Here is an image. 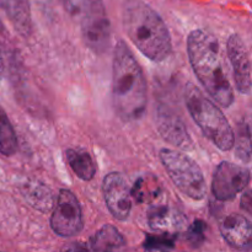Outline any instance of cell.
Instances as JSON below:
<instances>
[{
    "instance_id": "obj_22",
    "label": "cell",
    "mask_w": 252,
    "mask_h": 252,
    "mask_svg": "<svg viewBox=\"0 0 252 252\" xmlns=\"http://www.w3.org/2000/svg\"><path fill=\"white\" fill-rule=\"evenodd\" d=\"M86 1L88 0H61L64 9L71 15V16H80L84 11Z\"/></svg>"
},
{
    "instance_id": "obj_20",
    "label": "cell",
    "mask_w": 252,
    "mask_h": 252,
    "mask_svg": "<svg viewBox=\"0 0 252 252\" xmlns=\"http://www.w3.org/2000/svg\"><path fill=\"white\" fill-rule=\"evenodd\" d=\"M144 246L148 250H167V249H172L175 246L174 238L162 235V234L148 236L144 243Z\"/></svg>"
},
{
    "instance_id": "obj_4",
    "label": "cell",
    "mask_w": 252,
    "mask_h": 252,
    "mask_svg": "<svg viewBox=\"0 0 252 252\" xmlns=\"http://www.w3.org/2000/svg\"><path fill=\"white\" fill-rule=\"evenodd\" d=\"M185 101L187 110L203 134L218 149L223 152L230 150L235 144V135L220 108L192 84H187Z\"/></svg>"
},
{
    "instance_id": "obj_23",
    "label": "cell",
    "mask_w": 252,
    "mask_h": 252,
    "mask_svg": "<svg viewBox=\"0 0 252 252\" xmlns=\"http://www.w3.org/2000/svg\"><path fill=\"white\" fill-rule=\"evenodd\" d=\"M251 193L250 191H248L241 198V208L248 212V213H251Z\"/></svg>"
},
{
    "instance_id": "obj_5",
    "label": "cell",
    "mask_w": 252,
    "mask_h": 252,
    "mask_svg": "<svg viewBox=\"0 0 252 252\" xmlns=\"http://www.w3.org/2000/svg\"><path fill=\"white\" fill-rule=\"evenodd\" d=\"M160 160L170 179L187 197L201 201L206 196L207 186L201 167L187 155L172 149H161Z\"/></svg>"
},
{
    "instance_id": "obj_21",
    "label": "cell",
    "mask_w": 252,
    "mask_h": 252,
    "mask_svg": "<svg viewBox=\"0 0 252 252\" xmlns=\"http://www.w3.org/2000/svg\"><path fill=\"white\" fill-rule=\"evenodd\" d=\"M204 230H206V224L202 220H196L189 226L187 231V239L192 248H198L203 244Z\"/></svg>"
},
{
    "instance_id": "obj_14",
    "label": "cell",
    "mask_w": 252,
    "mask_h": 252,
    "mask_svg": "<svg viewBox=\"0 0 252 252\" xmlns=\"http://www.w3.org/2000/svg\"><path fill=\"white\" fill-rule=\"evenodd\" d=\"M66 161L74 174L83 181H90L96 174L94 160L88 152L83 149H68L65 152Z\"/></svg>"
},
{
    "instance_id": "obj_24",
    "label": "cell",
    "mask_w": 252,
    "mask_h": 252,
    "mask_svg": "<svg viewBox=\"0 0 252 252\" xmlns=\"http://www.w3.org/2000/svg\"><path fill=\"white\" fill-rule=\"evenodd\" d=\"M2 71H4V59H2L1 51H0V76H1Z\"/></svg>"
},
{
    "instance_id": "obj_16",
    "label": "cell",
    "mask_w": 252,
    "mask_h": 252,
    "mask_svg": "<svg viewBox=\"0 0 252 252\" xmlns=\"http://www.w3.org/2000/svg\"><path fill=\"white\" fill-rule=\"evenodd\" d=\"M126 239L116 226L103 225L90 238V246L95 251H111L125 246Z\"/></svg>"
},
{
    "instance_id": "obj_19",
    "label": "cell",
    "mask_w": 252,
    "mask_h": 252,
    "mask_svg": "<svg viewBox=\"0 0 252 252\" xmlns=\"http://www.w3.org/2000/svg\"><path fill=\"white\" fill-rule=\"evenodd\" d=\"M236 157L244 162H250L251 160V137L250 128L248 125L239 126L238 142L235 148Z\"/></svg>"
},
{
    "instance_id": "obj_1",
    "label": "cell",
    "mask_w": 252,
    "mask_h": 252,
    "mask_svg": "<svg viewBox=\"0 0 252 252\" xmlns=\"http://www.w3.org/2000/svg\"><path fill=\"white\" fill-rule=\"evenodd\" d=\"M112 98L116 113L125 122H133L144 115L147 81L139 63L123 41L117 42L113 53Z\"/></svg>"
},
{
    "instance_id": "obj_11",
    "label": "cell",
    "mask_w": 252,
    "mask_h": 252,
    "mask_svg": "<svg viewBox=\"0 0 252 252\" xmlns=\"http://www.w3.org/2000/svg\"><path fill=\"white\" fill-rule=\"evenodd\" d=\"M229 59L233 66L234 81L241 94L251 93V63L245 43L238 34H231L226 43Z\"/></svg>"
},
{
    "instance_id": "obj_6",
    "label": "cell",
    "mask_w": 252,
    "mask_h": 252,
    "mask_svg": "<svg viewBox=\"0 0 252 252\" xmlns=\"http://www.w3.org/2000/svg\"><path fill=\"white\" fill-rule=\"evenodd\" d=\"M81 17V32L86 46L94 53L107 51L111 41V24L101 0H88Z\"/></svg>"
},
{
    "instance_id": "obj_3",
    "label": "cell",
    "mask_w": 252,
    "mask_h": 252,
    "mask_svg": "<svg viewBox=\"0 0 252 252\" xmlns=\"http://www.w3.org/2000/svg\"><path fill=\"white\" fill-rule=\"evenodd\" d=\"M123 26L130 41L154 62H162L172 49L171 37L164 20L145 2L128 0L123 10Z\"/></svg>"
},
{
    "instance_id": "obj_13",
    "label": "cell",
    "mask_w": 252,
    "mask_h": 252,
    "mask_svg": "<svg viewBox=\"0 0 252 252\" xmlns=\"http://www.w3.org/2000/svg\"><path fill=\"white\" fill-rule=\"evenodd\" d=\"M220 233L224 240L234 249L246 250L252 246V228L248 218L239 213L225 217L220 223Z\"/></svg>"
},
{
    "instance_id": "obj_2",
    "label": "cell",
    "mask_w": 252,
    "mask_h": 252,
    "mask_svg": "<svg viewBox=\"0 0 252 252\" xmlns=\"http://www.w3.org/2000/svg\"><path fill=\"white\" fill-rule=\"evenodd\" d=\"M187 52L192 69L204 90L221 107H230L234 91L224 69L218 39L208 32L194 30L187 38Z\"/></svg>"
},
{
    "instance_id": "obj_9",
    "label": "cell",
    "mask_w": 252,
    "mask_h": 252,
    "mask_svg": "<svg viewBox=\"0 0 252 252\" xmlns=\"http://www.w3.org/2000/svg\"><path fill=\"white\" fill-rule=\"evenodd\" d=\"M103 198L108 211L117 220H126L132 211V189L120 172H110L103 179Z\"/></svg>"
},
{
    "instance_id": "obj_12",
    "label": "cell",
    "mask_w": 252,
    "mask_h": 252,
    "mask_svg": "<svg viewBox=\"0 0 252 252\" xmlns=\"http://www.w3.org/2000/svg\"><path fill=\"white\" fill-rule=\"evenodd\" d=\"M157 125L160 134L166 142L184 150L192 148V139L181 118L166 107H160L157 115Z\"/></svg>"
},
{
    "instance_id": "obj_10",
    "label": "cell",
    "mask_w": 252,
    "mask_h": 252,
    "mask_svg": "<svg viewBox=\"0 0 252 252\" xmlns=\"http://www.w3.org/2000/svg\"><path fill=\"white\" fill-rule=\"evenodd\" d=\"M148 224L155 233L174 238L186 229L187 218L169 204L155 203L148 211Z\"/></svg>"
},
{
    "instance_id": "obj_7",
    "label": "cell",
    "mask_w": 252,
    "mask_h": 252,
    "mask_svg": "<svg viewBox=\"0 0 252 252\" xmlns=\"http://www.w3.org/2000/svg\"><path fill=\"white\" fill-rule=\"evenodd\" d=\"M51 226L57 235L71 238L83 230L84 219L80 203L69 189H61L51 217Z\"/></svg>"
},
{
    "instance_id": "obj_17",
    "label": "cell",
    "mask_w": 252,
    "mask_h": 252,
    "mask_svg": "<svg viewBox=\"0 0 252 252\" xmlns=\"http://www.w3.org/2000/svg\"><path fill=\"white\" fill-rule=\"evenodd\" d=\"M162 193H164L162 187L160 186L157 179L152 176L140 177L132 189V197L138 203L143 202H149L150 204L160 203L158 201L162 198Z\"/></svg>"
},
{
    "instance_id": "obj_8",
    "label": "cell",
    "mask_w": 252,
    "mask_h": 252,
    "mask_svg": "<svg viewBox=\"0 0 252 252\" xmlns=\"http://www.w3.org/2000/svg\"><path fill=\"white\" fill-rule=\"evenodd\" d=\"M250 184V170L240 165L223 161L218 165L212 180V193L220 202L231 201Z\"/></svg>"
},
{
    "instance_id": "obj_15",
    "label": "cell",
    "mask_w": 252,
    "mask_h": 252,
    "mask_svg": "<svg viewBox=\"0 0 252 252\" xmlns=\"http://www.w3.org/2000/svg\"><path fill=\"white\" fill-rule=\"evenodd\" d=\"M22 193L33 208L41 212H48L53 206V196L51 189L41 182H26L22 189Z\"/></svg>"
},
{
    "instance_id": "obj_18",
    "label": "cell",
    "mask_w": 252,
    "mask_h": 252,
    "mask_svg": "<svg viewBox=\"0 0 252 252\" xmlns=\"http://www.w3.org/2000/svg\"><path fill=\"white\" fill-rule=\"evenodd\" d=\"M16 148L17 139L14 127L5 111L0 107V153L6 157H11L16 152Z\"/></svg>"
}]
</instances>
